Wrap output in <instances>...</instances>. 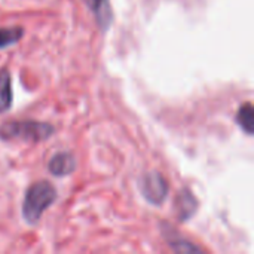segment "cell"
Returning a JSON list of instances; mask_svg holds the SVG:
<instances>
[{
    "label": "cell",
    "instance_id": "8",
    "mask_svg": "<svg viewBox=\"0 0 254 254\" xmlns=\"http://www.w3.org/2000/svg\"><path fill=\"white\" fill-rule=\"evenodd\" d=\"M237 124L241 127V129L249 134H254V109L252 103H246L240 107L238 113H237Z\"/></svg>",
    "mask_w": 254,
    "mask_h": 254
},
{
    "label": "cell",
    "instance_id": "5",
    "mask_svg": "<svg viewBox=\"0 0 254 254\" xmlns=\"http://www.w3.org/2000/svg\"><path fill=\"white\" fill-rule=\"evenodd\" d=\"M76 168V158L70 153V152H58L55 153L49 164H48V170L52 176L55 177H64L68 176L74 171Z\"/></svg>",
    "mask_w": 254,
    "mask_h": 254
},
{
    "label": "cell",
    "instance_id": "1",
    "mask_svg": "<svg viewBox=\"0 0 254 254\" xmlns=\"http://www.w3.org/2000/svg\"><path fill=\"white\" fill-rule=\"evenodd\" d=\"M57 189L46 180L36 182L31 185L24 196L22 202V217L28 225H36L43 213L55 202Z\"/></svg>",
    "mask_w": 254,
    "mask_h": 254
},
{
    "label": "cell",
    "instance_id": "2",
    "mask_svg": "<svg viewBox=\"0 0 254 254\" xmlns=\"http://www.w3.org/2000/svg\"><path fill=\"white\" fill-rule=\"evenodd\" d=\"M55 128L45 122L36 121H15L0 125V138L1 140H21V141H45L54 134Z\"/></svg>",
    "mask_w": 254,
    "mask_h": 254
},
{
    "label": "cell",
    "instance_id": "3",
    "mask_svg": "<svg viewBox=\"0 0 254 254\" xmlns=\"http://www.w3.org/2000/svg\"><path fill=\"white\" fill-rule=\"evenodd\" d=\"M140 190L147 202L161 205L168 195V183L158 171H149L140 179Z\"/></svg>",
    "mask_w": 254,
    "mask_h": 254
},
{
    "label": "cell",
    "instance_id": "10",
    "mask_svg": "<svg viewBox=\"0 0 254 254\" xmlns=\"http://www.w3.org/2000/svg\"><path fill=\"white\" fill-rule=\"evenodd\" d=\"M165 237H167L170 246H173V249L177 250V252H185V253H186V252H192V253H193V252H201L198 247L189 244L186 240H183V238H180V237H176L174 232H171V229H167Z\"/></svg>",
    "mask_w": 254,
    "mask_h": 254
},
{
    "label": "cell",
    "instance_id": "9",
    "mask_svg": "<svg viewBox=\"0 0 254 254\" xmlns=\"http://www.w3.org/2000/svg\"><path fill=\"white\" fill-rule=\"evenodd\" d=\"M24 36L22 27H9V28H0V49L7 48L13 43H16Z\"/></svg>",
    "mask_w": 254,
    "mask_h": 254
},
{
    "label": "cell",
    "instance_id": "6",
    "mask_svg": "<svg viewBox=\"0 0 254 254\" xmlns=\"http://www.w3.org/2000/svg\"><path fill=\"white\" fill-rule=\"evenodd\" d=\"M83 3L94 12L98 28L104 33L113 21V10L109 0H83Z\"/></svg>",
    "mask_w": 254,
    "mask_h": 254
},
{
    "label": "cell",
    "instance_id": "7",
    "mask_svg": "<svg viewBox=\"0 0 254 254\" xmlns=\"http://www.w3.org/2000/svg\"><path fill=\"white\" fill-rule=\"evenodd\" d=\"M12 106V82L7 68L0 71V113H4Z\"/></svg>",
    "mask_w": 254,
    "mask_h": 254
},
{
    "label": "cell",
    "instance_id": "4",
    "mask_svg": "<svg viewBox=\"0 0 254 254\" xmlns=\"http://www.w3.org/2000/svg\"><path fill=\"white\" fill-rule=\"evenodd\" d=\"M198 199L189 189L179 190L176 199H174V211L180 222H188L196 211H198Z\"/></svg>",
    "mask_w": 254,
    "mask_h": 254
}]
</instances>
